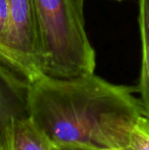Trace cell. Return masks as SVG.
Instances as JSON below:
<instances>
[{"instance_id":"cell-2","label":"cell","mask_w":149,"mask_h":150,"mask_svg":"<svg viewBox=\"0 0 149 150\" xmlns=\"http://www.w3.org/2000/svg\"><path fill=\"white\" fill-rule=\"evenodd\" d=\"M45 74L70 78L94 73L96 53L88 38L84 0H35Z\"/></svg>"},{"instance_id":"cell-5","label":"cell","mask_w":149,"mask_h":150,"mask_svg":"<svg viewBox=\"0 0 149 150\" xmlns=\"http://www.w3.org/2000/svg\"><path fill=\"white\" fill-rule=\"evenodd\" d=\"M9 150H56L54 145L30 116L14 120Z\"/></svg>"},{"instance_id":"cell-4","label":"cell","mask_w":149,"mask_h":150,"mask_svg":"<svg viewBox=\"0 0 149 150\" xmlns=\"http://www.w3.org/2000/svg\"><path fill=\"white\" fill-rule=\"evenodd\" d=\"M30 79L0 51V150H9L14 120L29 116Z\"/></svg>"},{"instance_id":"cell-6","label":"cell","mask_w":149,"mask_h":150,"mask_svg":"<svg viewBox=\"0 0 149 150\" xmlns=\"http://www.w3.org/2000/svg\"><path fill=\"white\" fill-rule=\"evenodd\" d=\"M139 26L142 59L138 92L144 114L149 119V0H139Z\"/></svg>"},{"instance_id":"cell-3","label":"cell","mask_w":149,"mask_h":150,"mask_svg":"<svg viewBox=\"0 0 149 150\" xmlns=\"http://www.w3.org/2000/svg\"><path fill=\"white\" fill-rule=\"evenodd\" d=\"M0 51L32 81L45 74L35 0H8V21Z\"/></svg>"},{"instance_id":"cell-7","label":"cell","mask_w":149,"mask_h":150,"mask_svg":"<svg viewBox=\"0 0 149 150\" xmlns=\"http://www.w3.org/2000/svg\"><path fill=\"white\" fill-rule=\"evenodd\" d=\"M145 149L149 150V119L142 114L130 132L127 150Z\"/></svg>"},{"instance_id":"cell-1","label":"cell","mask_w":149,"mask_h":150,"mask_svg":"<svg viewBox=\"0 0 149 150\" xmlns=\"http://www.w3.org/2000/svg\"><path fill=\"white\" fill-rule=\"evenodd\" d=\"M138 87L94 73L70 78L43 74L30 82L28 111L56 150H127L130 132L144 114Z\"/></svg>"},{"instance_id":"cell-8","label":"cell","mask_w":149,"mask_h":150,"mask_svg":"<svg viewBox=\"0 0 149 150\" xmlns=\"http://www.w3.org/2000/svg\"><path fill=\"white\" fill-rule=\"evenodd\" d=\"M8 21V0H0V44Z\"/></svg>"}]
</instances>
